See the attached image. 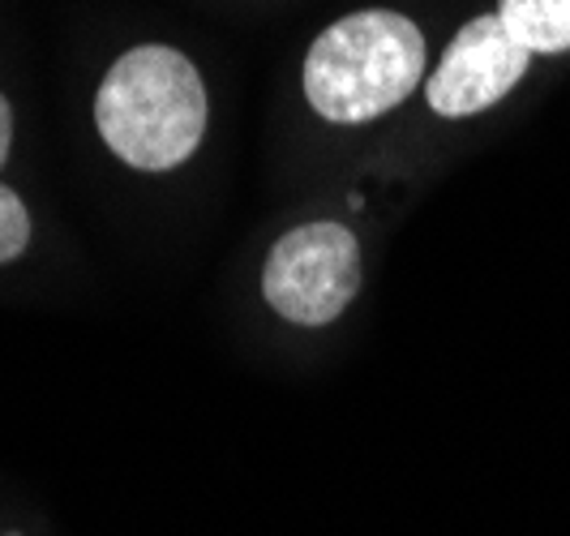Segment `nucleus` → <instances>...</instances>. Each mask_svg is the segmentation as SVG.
I'll use <instances>...</instances> for the list:
<instances>
[{
  "mask_svg": "<svg viewBox=\"0 0 570 536\" xmlns=\"http://www.w3.org/2000/svg\"><path fill=\"white\" fill-rule=\"evenodd\" d=\"M27 241H30L27 206H22V198H18L9 185H0V266L22 254Z\"/></svg>",
  "mask_w": 570,
  "mask_h": 536,
  "instance_id": "6",
  "label": "nucleus"
},
{
  "mask_svg": "<svg viewBox=\"0 0 570 536\" xmlns=\"http://www.w3.org/2000/svg\"><path fill=\"white\" fill-rule=\"evenodd\" d=\"M9 142H13V116H9L4 95H0V164H4V155H9Z\"/></svg>",
  "mask_w": 570,
  "mask_h": 536,
  "instance_id": "7",
  "label": "nucleus"
},
{
  "mask_svg": "<svg viewBox=\"0 0 570 536\" xmlns=\"http://www.w3.org/2000/svg\"><path fill=\"white\" fill-rule=\"evenodd\" d=\"M421 74V30L391 9H361L317 35L305 57V95L317 116L335 125H361L400 108Z\"/></svg>",
  "mask_w": 570,
  "mask_h": 536,
  "instance_id": "2",
  "label": "nucleus"
},
{
  "mask_svg": "<svg viewBox=\"0 0 570 536\" xmlns=\"http://www.w3.org/2000/svg\"><path fill=\"white\" fill-rule=\"evenodd\" d=\"M532 52L502 27L498 13L476 18L455 35L429 78V108L442 116H472L493 108L523 74Z\"/></svg>",
  "mask_w": 570,
  "mask_h": 536,
  "instance_id": "4",
  "label": "nucleus"
},
{
  "mask_svg": "<svg viewBox=\"0 0 570 536\" xmlns=\"http://www.w3.org/2000/svg\"><path fill=\"white\" fill-rule=\"evenodd\" d=\"M361 288V245L343 224H305L275 241L262 271L271 310L296 327L335 322Z\"/></svg>",
  "mask_w": 570,
  "mask_h": 536,
  "instance_id": "3",
  "label": "nucleus"
},
{
  "mask_svg": "<svg viewBox=\"0 0 570 536\" xmlns=\"http://www.w3.org/2000/svg\"><path fill=\"white\" fill-rule=\"evenodd\" d=\"M206 86L194 60L164 43H142L116 60L95 95V125L129 168L168 172L206 134Z\"/></svg>",
  "mask_w": 570,
  "mask_h": 536,
  "instance_id": "1",
  "label": "nucleus"
},
{
  "mask_svg": "<svg viewBox=\"0 0 570 536\" xmlns=\"http://www.w3.org/2000/svg\"><path fill=\"white\" fill-rule=\"evenodd\" d=\"M498 18L532 57L570 48V0H502Z\"/></svg>",
  "mask_w": 570,
  "mask_h": 536,
  "instance_id": "5",
  "label": "nucleus"
}]
</instances>
